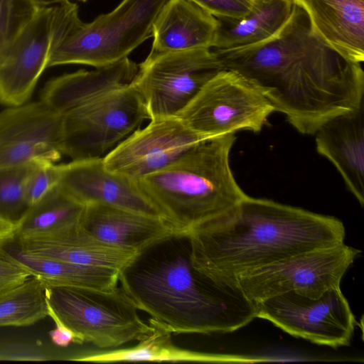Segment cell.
Segmentation results:
<instances>
[{
    "label": "cell",
    "mask_w": 364,
    "mask_h": 364,
    "mask_svg": "<svg viewBox=\"0 0 364 364\" xmlns=\"http://www.w3.org/2000/svg\"><path fill=\"white\" fill-rule=\"evenodd\" d=\"M17 224L0 215V242L14 237Z\"/></svg>",
    "instance_id": "cell-33"
},
{
    "label": "cell",
    "mask_w": 364,
    "mask_h": 364,
    "mask_svg": "<svg viewBox=\"0 0 364 364\" xmlns=\"http://www.w3.org/2000/svg\"><path fill=\"white\" fill-rule=\"evenodd\" d=\"M204 139L177 117L151 119L105 155L103 162L107 170L139 180L164 168Z\"/></svg>",
    "instance_id": "cell-12"
},
{
    "label": "cell",
    "mask_w": 364,
    "mask_h": 364,
    "mask_svg": "<svg viewBox=\"0 0 364 364\" xmlns=\"http://www.w3.org/2000/svg\"><path fill=\"white\" fill-rule=\"evenodd\" d=\"M60 175V164L46 160L35 161L26 186L29 207L59 185Z\"/></svg>",
    "instance_id": "cell-29"
},
{
    "label": "cell",
    "mask_w": 364,
    "mask_h": 364,
    "mask_svg": "<svg viewBox=\"0 0 364 364\" xmlns=\"http://www.w3.org/2000/svg\"><path fill=\"white\" fill-rule=\"evenodd\" d=\"M150 119L131 83L98 94L62 114L61 153L79 161L104 157Z\"/></svg>",
    "instance_id": "cell-7"
},
{
    "label": "cell",
    "mask_w": 364,
    "mask_h": 364,
    "mask_svg": "<svg viewBox=\"0 0 364 364\" xmlns=\"http://www.w3.org/2000/svg\"><path fill=\"white\" fill-rule=\"evenodd\" d=\"M235 134L202 140L171 164L139 180L163 217L180 232L210 220L247 196L230 164Z\"/></svg>",
    "instance_id": "cell-4"
},
{
    "label": "cell",
    "mask_w": 364,
    "mask_h": 364,
    "mask_svg": "<svg viewBox=\"0 0 364 364\" xmlns=\"http://www.w3.org/2000/svg\"><path fill=\"white\" fill-rule=\"evenodd\" d=\"M293 0H255L250 12L240 18H218L219 28L212 49L226 50L262 41L287 21Z\"/></svg>",
    "instance_id": "cell-23"
},
{
    "label": "cell",
    "mask_w": 364,
    "mask_h": 364,
    "mask_svg": "<svg viewBox=\"0 0 364 364\" xmlns=\"http://www.w3.org/2000/svg\"><path fill=\"white\" fill-rule=\"evenodd\" d=\"M48 316L45 287L37 279L0 291V327L30 326Z\"/></svg>",
    "instance_id": "cell-26"
},
{
    "label": "cell",
    "mask_w": 364,
    "mask_h": 364,
    "mask_svg": "<svg viewBox=\"0 0 364 364\" xmlns=\"http://www.w3.org/2000/svg\"><path fill=\"white\" fill-rule=\"evenodd\" d=\"M138 68L139 65L127 57L92 70L63 74L46 83L41 101L63 114L98 94L131 83Z\"/></svg>",
    "instance_id": "cell-21"
},
{
    "label": "cell",
    "mask_w": 364,
    "mask_h": 364,
    "mask_svg": "<svg viewBox=\"0 0 364 364\" xmlns=\"http://www.w3.org/2000/svg\"><path fill=\"white\" fill-rule=\"evenodd\" d=\"M360 253L344 242L314 249L242 274L235 284L255 304L288 291L318 298L340 287Z\"/></svg>",
    "instance_id": "cell-9"
},
{
    "label": "cell",
    "mask_w": 364,
    "mask_h": 364,
    "mask_svg": "<svg viewBox=\"0 0 364 364\" xmlns=\"http://www.w3.org/2000/svg\"><path fill=\"white\" fill-rule=\"evenodd\" d=\"M274 109L240 73L223 69L211 77L176 116L208 139L240 130L259 132Z\"/></svg>",
    "instance_id": "cell-8"
},
{
    "label": "cell",
    "mask_w": 364,
    "mask_h": 364,
    "mask_svg": "<svg viewBox=\"0 0 364 364\" xmlns=\"http://www.w3.org/2000/svg\"><path fill=\"white\" fill-rule=\"evenodd\" d=\"M85 206L58 185L28 208L17 223L14 237L51 234L80 225Z\"/></svg>",
    "instance_id": "cell-25"
},
{
    "label": "cell",
    "mask_w": 364,
    "mask_h": 364,
    "mask_svg": "<svg viewBox=\"0 0 364 364\" xmlns=\"http://www.w3.org/2000/svg\"><path fill=\"white\" fill-rule=\"evenodd\" d=\"M39 7L51 6L68 0H31Z\"/></svg>",
    "instance_id": "cell-34"
},
{
    "label": "cell",
    "mask_w": 364,
    "mask_h": 364,
    "mask_svg": "<svg viewBox=\"0 0 364 364\" xmlns=\"http://www.w3.org/2000/svg\"><path fill=\"white\" fill-rule=\"evenodd\" d=\"M80 225L100 241L136 252L180 232L164 218L98 203L85 206Z\"/></svg>",
    "instance_id": "cell-18"
},
{
    "label": "cell",
    "mask_w": 364,
    "mask_h": 364,
    "mask_svg": "<svg viewBox=\"0 0 364 364\" xmlns=\"http://www.w3.org/2000/svg\"><path fill=\"white\" fill-rule=\"evenodd\" d=\"M52 6L40 7L0 60V104L15 107L30 98L47 68Z\"/></svg>",
    "instance_id": "cell-14"
},
{
    "label": "cell",
    "mask_w": 364,
    "mask_h": 364,
    "mask_svg": "<svg viewBox=\"0 0 364 364\" xmlns=\"http://www.w3.org/2000/svg\"><path fill=\"white\" fill-rule=\"evenodd\" d=\"M0 255L23 268L44 287L111 289L119 283V270L36 255L23 251L14 237L0 242Z\"/></svg>",
    "instance_id": "cell-22"
},
{
    "label": "cell",
    "mask_w": 364,
    "mask_h": 364,
    "mask_svg": "<svg viewBox=\"0 0 364 364\" xmlns=\"http://www.w3.org/2000/svg\"><path fill=\"white\" fill-rule=\"evenodd\" d=\"M14 238L23 251L36 255L119 271L137 252L100 241L80 225L55 233Z\"/></svg>",
    "instance_id": "cell-19"
},
{
    "label": "cell",
    "mask_w": 364,
    "mask_h": 364,
    "mask_svg": "<svg viewBox=\"0 0 364 364\" xmlns=\"http://www.w3.org/2000/svg\"><path fill=\"white\" fill-rule=\"evenodd\" d=\"M68 1H71V0H68ZM77 1H82V2H85V1H87V0H77Z\"/></svg>",
    "instance_id": "cell-35"
},
{
    "label": "cell",
    "mask_w": 364,
    "mask_h": 364,
    "mask_svg": "<svg viewBox=\"0 0 364 364\" xmlns=\"http://www.w3.org/2000/svg\"><path fill=\"white\" fill-rule=\"evenodd\" d=\"M48 316L75 336L77 344L117 348L146 338L153 327L121 287L111 289L44 287Z\"/></svg>",
    "instance_id": "cell-6"
},
{
    "label": "cell",
    "mask_w": 364,
    "mask_h": 364,
    "mask_svg": "<svg viewBox=\"0 0 364 364\" xmlns=\"http://www.w3.org/2000/svg\"><path fill=\"white\" fill-rule=\"evenodd\" d=\"M314 36L344 60H364V0H293Z\"/></svg>",
    "instance_id": "cell-16"
},
{
    "label": "cell",
    "mask_w": 364,
    "mask_h": 364,
    "mask_svg": "<svg viewBox=\"0 0 364 364\" xmlns=\"http://www.w3.org/2000/svg\"><path fill=\"white\" fill-rule=\"evenodd\" d=\"M34 163L0 168V215L16 224L29 208L26 186Z\"/></svg>",
    "instance_id": "cell-27"
},
{
    "label": "cell",
    "mask_w": 364,
    "mask_h": 364,
    "mask_svg": "<svg viewBox=\"0 0 364 364\" xmlns=\"http://www.w3.org/2000/svg\"><path fill=\"white\" fill-rule=\"evenodd\" d=\"M31 277L23 268L0 255V291L16 286Z\"/></svg>",
    "instance_id": "cell-31"
},
{
    "label": "cell",
    "mask_w": 364,
    "mask_h": 364,
    "mask_svg": "<svg viewBox=\"0 0 364 364\" xmlns=\"http://www.w3.org/2000/svg\"><path fill=\"white\" fill-rule=\"evenodd\" d=\"M217 18H240L247 15L255 0H189Z\"/></svg>",
    "instance_id": "cell-30"
},
{
    "label": "cell",
    "mask_w": 364,
    "mask_h": 364,
    "mask_svg": "<svg viewBox=\"0 0 364 364\" xmlns=\"http://www.w3.org/2000/svg\"><path fill=\"white\" fill-rule=\"evenodd\" d=\"M193 265L215 282L237 278L292 255L344 242L338 218L248 195L187 232Z\"/></svg>",
    "instance_id": "cell-2"
},
{
    "label": "cell",
    "mask_w": 364,
    "mask_h": 364,
    "mask_svg": "<svg viewBox=\"0 0 364 364\" xmlns=\"http://www.w3.org/2000/svg\"><path fill=\"white\" fill-rule=\"evenodd\" d=\"M317 152L336 167L348 191L364 205V103L324 123L315 133Z\"/></svg>",
    "instance_id": "cell-17"
},
{
    "label": "cell",
    "mask_w": 364,
    "mask_h": 364,
    "mask_svg": "<svg viewBox=\"0 0 364 364\" xmlns=\"http://www.w3.org/2000/svg\"><path fill=\"white\" fill-rule=\"evenodd\" d=\"M218 28V18L195 3L168 0L154 22L150 52L212 49Z\"/></svg>",
    "instance_id": "cell-20"
},
{
    "label": "cell",
    "mask_w": 364,
    "mask_h": 364,
    "mask_svg": "<svg viewBox=\"0 0 364 364\" xmlns=\"http://www.w3.org/2000/svg\"><path fill=\"white\" fill-rule=\"evenodd\" d=\"M55 325V328L49 332L50 338L55 345L66 348L70 343H77L75 334L70 329L61 324Z\"/></svg>",
    "instance_id": "cell-32"
},
{
    "label": "cell",
    "mask_w": 364,
    "mask_h": 364,
    "mask_svg": "<svg viewBox=\"0 0 364 364\" xmlns=\"http://www.w3.org/2000/svg\"><path fill=\"white\" fill-rule=\"evenodd\" d=\"M255 305L257 318L292 336L333 348L349 346L357 324L340 287L318 298L288 291Z\"/></svg>",
    "instance_id": "cell-11"
},
{
    "label": "cell",
    "mask_w": 364,
    "mask_h": 364,
    "mask_svg": "<svg viewBox=\"0 0 364 364\" xmlns=\"http://www.w3.org/2000/svg\"><path fill=\"white\" fill-rule=\"evenodd\" d=\"M168 0H122L112 11L82 21L77 4L52 6L47 68L80 64L95 68L128 55L152 37L154 22Z\"/></svg>",
    "instance_id": "cell-5"
},
{
    "label": "cell",
    "mask_w": 364,
    "mask_h": 364,
    "mask_svg": "<svg viewBox=\"0 0 364 364\" xmlns=\"http://www.w3.org/2000/svg\"><path fill=\"white\" fill-rule=\"evenodd\" d=\"M132 82L150 119L176 117L200 88L225 69L211 48L149 52Z\"/></svg>",
    "instance_id": "cell-10"
},
{
    "label": "cell",
    "mask_w": 364,
    "mask_h": 364,
    "mask_svg": "<svg viewBox=\"0 0 364 364\" xmlns=\"http://www.w3.org/2000/svg\"><path fill=\"white\" fill-rule=\"evenodd\" d=\"M149 323L153 327L151 333L139 343L131 348L75 356L70 360L94 363L121 361H168V362H220L223 355L197 352L175 346L169 331L163 328L152 318Z\"/></svg>",
    "instance_id": "cell-24"
},
{
    "label": "cell",
    "mask_w": 364,
    "mask_h": 364,
    "mask_svg": "<svg viewBox=\"0 0 364 364\" xmlns=\"http://www.w3.org/2000/svg\"><path fill=\"white\" fill-rule=\"evenodd\" d=\"M213 50L225 69L247 78L302 134H315L364 103L362 63L344 60L319 41L295 3L287 21L268 38Z\"/></svg>",
    "instance_id": "cell-1"
},
{
    "label": "cell",
    "mask_w": 364,
    "mask_h": 364,
    "mask_svg": "<svg viewBox=\"0 0 364 364\" xmlns=\"http://www.w3.org/2000/svg\"><path fill=\"white\" fill-rule=\"evenodd\" d=\"M119 283L139 310L172 333H227L257 318L236 285L215 282L193 265L188 237L176 232L138 251Z\"/></svg>",
    "instance_id": "cell-3"
},
{
    "label": "cell",
    "mask_w": 364,
    "mask_h": 364,
    "mask_svg": "<svg viewBox=\"0 0 364 364\" xmlns=\"http://www.w3.org/2000/svg\"><path fill=\"white\" fill-rule=\"evenodd\" d=\"M62 114L42 101L0 113V168L36 161L55 162L61 153Z\"/></svg>",
    "instance_id": "cell-13"
},
{
    "label": "cell",
    "mask_w": 364,
    "mask_h": 364,
    "mask_svg": "<svg viewBox=\"0 0 364 364\" xmlns=\"http://www.w3.org/2000/svg\"><path fill=\"white\" fill-rule=\"evenodd\" d=\"M60 171L59 186L85 205L98 203L164 218L138 181L107 170L103 157L71 161L60 164Z\"/></svg>",
    "instance_id": "cell-15"
},
{
    "label": "cell",
    "mask_w": 364,
    "mask_h": 364,
    "mask_svg": "<svg viewBox=\"0 0 364 364\" xmlns=\"http://www.w3.org/2000/svg\"><path fill=\"white\" fill-rule=\"evenodd\" d=\"M39 8L31 0H0V60Z\"/></svg>",
    "instance_id": "cell-28"
}]
</instances>
